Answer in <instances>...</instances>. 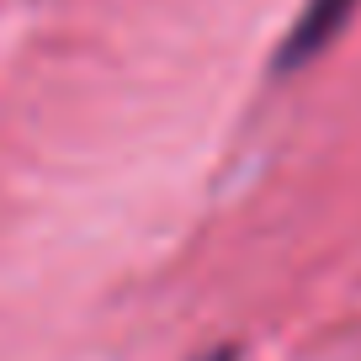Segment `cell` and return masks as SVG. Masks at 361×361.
<instances>
[{"label":"cell","mask_w":361,"mask_h":361,"mask_svg":"<svg viewBox=\"0 0 361 361\" xmlns=\"http://www.w3.org/2000/svg\"><path fill=\"white\" fill-rule=\"evenodd\" d=\"M350 6H356V0H308L303 16H298V27L282 43V69H293V64H303L308 54H319V48L335 37V27L345 22Z\"/></svg>","instance_id":"obj_1"}]
</instances>
